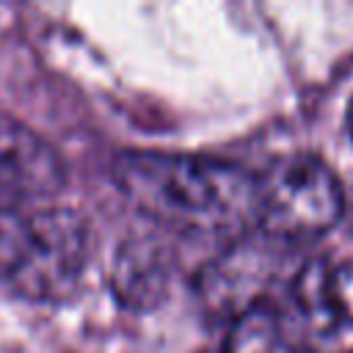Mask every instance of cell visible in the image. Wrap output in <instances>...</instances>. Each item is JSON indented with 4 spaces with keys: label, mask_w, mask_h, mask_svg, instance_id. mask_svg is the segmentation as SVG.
Wrapping results in <instances>:
<instances>
[{
    "label": "cell",
    "mask_w": 353,
    "mask_h": 353,
    "mask_svg": "<svg viewBox=\"0 0 353 353\" xmlns=\"http://www.w3.org/2000/svg\"><path fill=\"white\" fill-rule=\"evenodd\" d=\"M113 182L149 221L190 237L240 240L256 232V174L243 163L190 152H121Z\"/></svg>",
    "instance_id": "obj_1"
},
{
    "label": "cell",
    "mask_w": 353,
    "mask_h": 353,
    "mask_svg": "<svg viewBox=\"0 0 353 353\" xmlns=\"http://www.w3.org/2000/svg\"><path fill=\"white\" fill-rule=\"evenodd\" d=\"M342 212V182L317 154H287L256 174V232L276 243L317 240L339 223Z\"/></svg>",
    "instance_id": "obj_2"
},
{
    "label": "cell",
    "mask_w": 353,
    "mask_h": 353,
    "mask_svg": "<svg viewBox=\"0 0 353 353\" xmlns=\"http://www.w3.org/2000/svg\"><path fill=\"white\" fill-rule=\"evenodd\" d=\"M30 226L28 256L8 287L36 303L63 301L88 265V223L69 207H44L30 212Z\"/></svg>",
    "instance_id": "obj_3"
},
{
    "label": "cell",
    "mask_w": 353,
    "mask_h": 353,
    "mask_svg": "<svg viewBox=\"0 0 353 353\" xmlns=\"http://www.w3.org/2000/svg\"><path fill=\"white\" fill-rule=\"evenodd\" d=\"M284 243H276L254 232L232 240L199 276V295L207 309L223 314L226 320L240 309L270 298L268 287L276 281L279 265L284 259Z\"/></svg>",
    "instance_id": "obj_4"
},
{
    "label": "cell",
    "mask_w": 353,
    "mask_h": 353,
    "mask_svg": "<svg viewBox=\"0 0 353 353\" xmlns=\"http://www.w3.org/2000/svg\"><path fill=\"white\" fill-rule=\"evenodd\" d=\"M66 185V163L58 149L28 124L0 116V201L22 207L52 199Z\"/></svg>",
    "instance_id": "obj_5"
},
{
    "label": "cell",
    "mask_w": 353,
    "mask_h": 353,
    "mask_svg": "<svg viewBox=\"0 0 353 353\" xmlns=\"http://www.w3.org/2000/svg\"><path fill=\"white\" fill-rule=\"evenodd\" d=\"M290 295L314 328H353V259H306L292 273Z\"/></svg>",
    "instance_id": "obj_6"
},
{
    "label": "cell",
    "mask_w": 353,
    "mask_h": 353,
    "mask_svg": "<svg viewBox=\"0 0 353 353\" xmlns=\"http://www.w3.org/2000/svg\"><path fill=\"white\" fill-rule=\"evenodd\" d=\"M171 270H174V259L163 243L152 237L124 240L116 251L110 270L113 292L124 306L135 312H146L165 298L171 284Z\"/></svg>",
    "instance_id": "obj_7"
},
{
    "label": "cell",
    "mask_w": 353,
    "mask_h": 353,
    "mask_svg": "<svg viewBox=\"0 0 353 353\" xmlns=\"http://www.w3.org/2000/svg\"><path fill=\"white\" fill-rule=\"evenodd\" d=\"M284 339V320L279 306L265 298L229 317L221 339V353H279Z\"/></svg>",
    "instance_id": "obj_8"
},
{
    "label": "cell",
    "mask_w": 353,
    "mask_h": 353,
    "mask_svg": "<svg viewBox=\"0 0 353 353\" xmlns=\"http://www.w3.org/2000/svg\"><path fill=\"white\" fill-rule=\"evenodd\" d=\"M30 212L0 201V281L8 284L30 248Z\"/></svg>",
    "instance_id": "obj_9"
},
{
    "label": "cell",
    "mask_w": 353,
    "mask_h": 353,
    "mask_svg": "<svg viewBox=\"0 0 353 353\" xmlns=\"http://www.w3.org/2000/svg\"><path fill=\"white\" fill-rule=\"evenodd\" d=\"M345 132H347V138H350V143H353V97H350L347 110H345Z\"/></svg>",
    "instance_id": "obj_10"
},
{
    "label": "cell",
    "mask_w": 353,
    "mask_h": 353,
    "mask_svg": "<svg viewBox=\"0 0 353 353\" xmlns=\"http://www.w3.org/2000/svg\"><path fill=\"white\" fill-rule=\"evenodd\" d=\"M347 353H353V350H347Z\"/></svg>",
    "instance_id": "obj_11"
}]
</instances>
